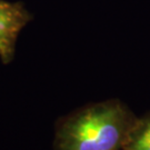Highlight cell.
<instances>
[{
    "label": "cell",
    "mask_w": 150,
    "mask_h": 150,
    "mask_svg": "<svg viewBox=\"0 0 150 150\" xmlns=\"http://www.w3.org/2000/svg\"><path fill=\"white\" fill-rule=\"evenodd\" d=\"M137 118L119 99L88 103L58 120L54 150H121Z\"/></svg>",
    "instance_id": "1"
},
{
    "label": "cell",
    "mask_w": 150,
    "mask_h": 150,
    "mask_svg": "<svg viewBox=\"0 0 150 150\" xmlns=\"http://www.w3.org/2000/svg\"><path fill=\"white\" fill-rule=\"evenodd\" d=\"M31 19L23 4L0 0V60L5 64L13 60L18 37Z\"/></svg>",
    "instance_id": "2"
},
{
    "label": "cell",
    "mask_w": 150,
    "mask_h": 150,
    "mask_svg": "<svg viewBox=\"0 0 150 150\" xmlns=\"http://www.w3.org/2000/svg\"><path fill=\"white\" fill-rule=\"evenodd\" d=\"M121 150H150V111L137 118Z\"/></svg>",
    "instance_id": "3"
}]
</instances>
